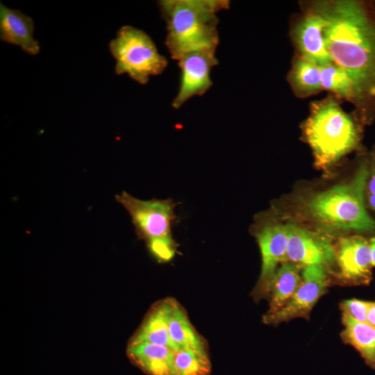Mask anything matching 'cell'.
Returning <instances> with one entry per match:
<instances>
[{"label": "cell", "mask_w": 375, "mask_h": 375, "mask_svg": "<svg viewBox=\"0 0 375 375\" xmlns=\"http://www.w3.org/2000/svg\"><path fill=\"white\" fill-rule=\"evenodd\" d=\"M369 243L370 247L372 265L375 267V238H372Z\"/></svg>", "instance_id": "cell-25"}, {"label": "cell", "mask_w": 375, "mask_h": 375, "mask_svg": "<svg viewBox=\"0 0 375 375\" xmlns=\"http://www.w3.org/2000/svg\"><path fill=\"white\" fill-rule=\"evenodd\" d=\"M115 199L129 214L137 236L151 254L160 262L172 259L177 247L172 226L178 203L172 199L141 200L124 191L115 195Z\"/></svg>", "instance_id": "cell-5"}, {"label": "cell", "mask_w": 375, "mask_h": 375, "mask_svg": "<svg viewBox=\"0 0 375 375\" xmlns=\"http://www.w3.org/2000/svg\"><path fill=\"white\" fill-rule=\"evenodd\" d=\"M286 226L288 261L303 267L312 265L327 267L335 262V249L325 235L292 224Z\"/></svg>", "instance_id": "cell-9"}, {"label": "cell", "mask_w": 375, "mask_h": 375, "mask_svg": "<svg viewBox=\"0 0 375 375\" xmlns=\"http://www.w3.org/2000/svg\"><path fill=\"white\" fill-rule=\"evenodd\" d=\"M301 281L300 265L291 261L280 265L265 293L269 298V308L266 314L274 313L283 308L294 295Z\"/></svg>", "instance_id": "cell-16"}, {"label": "cell", "mask_w": 375, "mask_h": 375, "mask_svg": "<svg viewBox=\"0 0 375 375\" xmlns=\"http://www.w3.org/2000/svg\"><path fill=\"white\" fill-rule=\"evenodd\" d=\"M326 22V46L331 61L344 69L360 94V120L375 116V10L360 1H321L311 3Z\"/></svg>", "instance_id": "cell-1"}, {"label": "cell", "mask_w": 375, "mask_h": 375, "mask_svg": "<svg viewBox=\"0 0 375 375\" xmlns=\"http://www.w3.org/2000/svg\"><path fill=\"white\" fill-rule=\"evenodd\" d=\"M109 50L116 60L115 73L127 74L144 85L150 76L162 74L168 62L145 32L131 26H123L109 43Z\"/></svg>", "instance_id": "cell-6"}, {"label": "cell", "mask_w": 375, "mask_h": 375, "mask_svg": "<svg viewBox=\"0 0 375 375\" xmlns=\"http://www.w3.org/2000/svg\"><path fill=\"white\" fill-rule=\"evenodd\" d=\"M305 139L320 167H327L358 146L360 131L355 119L333 96L312 102L303 124Z\"/></svg>", "instance_id": "cell-4"}, {"label": "cell", "mask_w": 375, "mask_h": 375, "mask_svg": "<svg viewBox=\"0 0 375 375\" xmlns=\"http://www.w3.org/2000/svg\"><path fill=\"white\" fill-rule=\"evenodd\" d=\"M342 276L353 283H366L371 277L369 243L360 236L344 238L339 242L337 254Z\"/></svg>", "instance_id": "cell-12"}, {"label": "cell", "mask_w": 375, "mask_h": 375, "mask_svg": "<svg viewBox=\"0 0 375 375\" xmlns=\"http://www.w3.org/2000/svg\"><path fill=\"white\" fill-rule=\"evenodd\" d=\"M171 301L172 299H165L153 307L130 344H153L168 347L174 351L179 350L169 333Z\"/></svg>", "instance_id": "cell-14"}, {"label": "cell", "mask_w": 375, "mask_h": 375, "mask_svg": "<svg viewBox=\"0 0 375 375\" xmlns=\"http://www.w3.org/2000/svg\"><path fill=\"white\" fill-rule=\"evenodd\" d=\"M34 22L31 17L19 10L11 9L0 3V39L18 46L25 53L35 56L40 50L33 37Z\"/></svg>", "instance_id": "cell-13"}, {"label": "cell", "mask_w": 375, "mask_h": 375, "mask_svg": "<svg viewBox=\"0 0 375 375\" xmlns=\"http://www.w3.org/2000/svg\"><path fill=\"white\" fill-rule=\"evenodd\" d=\"M326 26L323 16L310 7L292 31L293 42L299 56L317 65L331 62L324 40Z\"/></svg>", "instance_id": "cell-11"}, {"label": "cell", "mask_w": 375, "mask_h": 375, "mask_svg": "<svg viewBox=\"0 0 375 375\" xmlns=\"http://www.w3.org/2000/svg\"><path fill=\"white\" fill-rule=\"evenodd\" d=\"M367 322L375 327V302H370L369 303Z\"/></svg>", "instance_id": "cell-24"}, {"label": "cell", "mask_w": 375, "mask_h": 375, "mask_svg": "<svg viewBox=\"0 0 375 375\" xmlns=\"http://www.w3.org/2000/svg\"><path fill=\"white\" fill-rule=\"evenodd\" d=\"M301 277L299 287L289 301L278 311L263 317L265 324H278L309 315L326 290L328 283L326 267L319 265L304 266Z\"/></svg>", "instance_id": "cell-7"}, {"label": "cell", "mask_w": 375, "mask_h": 375, "mask_svg": "<svg viewBox=\"0 0 375 375\" xmlns=\"http://www.w3.org/2000/svg\"><path fill=\"white\" fill-rule=\"evenodd\" d=\"M228 0H161L159 10L167 26L165 45L178 60L199 50H216L219 44L217 14L229 8Z\"/></svg>", "instance_id": "cell-2"}, {"label": "cell", "mask_w": 375, "mask_h": 375, "mask_svg": "<svg viewBox=\"0 0 375 375\" xmlns=\"http://www.w3.org/2000/svg\"><path fill=\"white\" fill-rule=\"evenodd\" d=\"M372 4H373V6H374V10H375V1H374V3H373Z\"/></svg>", "instance_id": "cell-27"}, {"label": "cell", "mask_w": 375, "mask_h": 375, "mask_svg": "<svg viewBox=\"0 0 375 375\" xmlns=\"http://www.w3.org/2000/svg\"><path fill=\"white\" fill-rule=\"evenodd\" d=\"M174 368L177 375H209L210 363L208 355L189 349H179L174 353Z\"/></svg>", "instance_id": "cell-21"}, {"label": "cell", "mask_w": 375, "mask_h": 375, "mask_svg": "<svg viewBox=\"0 0 375 375\" xmlns=\"http://www.w3.org/2000/svg\"><path fill=\"white\" fill-rule=\"evenodd\" d=\"M170 338L178 349H189L208 355L206 344L190 323L185 310L172 299L169 317Z\"/></svg>", "instance_id": "cell-17"}, {"label": "cell", "mask_w": 375, "mask_h": 375, "mask_svg": "<svg viewBox=\"0 0 375 375\" xmlns=\"http://www.w3.org/2000/svg\"><path fill=\"white\" fill-rule=\"evenodd\" d=\"M368 178L369 165L364 161L349 182L313 195L306 205L307 215L326 231H374L375 222L365 205Z\"/></svg>", "instance_id": "cell-3"}, {"label": "cell", "mask_w": 375, "mask_h": 375, "mask_svg": "<svg viewBox=\"0 0 375 375\" xmlns=\"http://www.w3.org/2000/svg\"><path fill=\"white\" fill-rule=\"evenodd\" d=\"M344 326L341 336L344 342L355 348L366 364L375 369V327L342 314Z\"/></svg>", "instance_id": "cell-19"}, {"label": "cell", "mask_w": 375, "mask_h": 375, "mask_svg": "<svg viewBox=\"0 0 375 375\" xmlns=\"http://www.w3.org/2000/svg\"><path fill=\"white\" fill-rule=\"evenodd\" d=\"M369 303V301L351 299L343 301L340 307L343 315L360 322H367V317Z\"/></svg>", "instance_id": "cell-22"}, {"label": "cell", "mask_w": 375, "mask_h": 375, "mask_svg": "<svg viewBox=\"0 0 375 375\" xmlns=\"http://www.w3.org/2000/svg\"><path fill=\"white\" fill-rule=\"evenodd\" d=\"M323 90L352 103L360 119L362 105L358 91L346 72L333 62L319 65Z\"/></svg>", "instance_id": "cell-18"}, {"label": "cell", "mask_w": 375, "mask_h": 375, "mask_svg": "<svg viewBox=\"0 0 375 375\" xmlns=\"http://www.w3.org/2000/svg\"><path fill=\"white\" fill-rule=\"evenodd\" d=\"M262 259L261 272L256 290L265 294L277 268L288 261V233L286 224L267 222L254 231Z\"/></svg>", "instance_id": "cell-10"}, {"label": "cell", "mask_w": 375, "mask_h": 375, "mask_svg": "<svg viewBox=\"0 0 375 375\" xmlns=\"http://www.w3.org/2000/svg\"><path fill=\"white\" fill-rule=\"evenodd\" d=\"M367 187L369 195L375 194V153L372 156L371 167H369V178Z\"/></svg>", "instance_id": "cell-23"}, {"label": "cell", "mask_w": 375, "mask_h": 375, "mask_svg": "<svg viewBox=\"0 0 375 375\" xmlns=\"http://www.w3.org/2000/svg\"><path fill=\"white\" fill-rule=\"evenodd\" d=\"M368 201L370 207L375 211V194H369Z\"/></svg>", "instance_id": "cell-26"}, {"label": "cell", "mask_w": 375, "mask_h": 375, "mask_svg": "<svg viewBox=\"0 0 375 375\" xmlns=\"http://www.w3.org/2000/svg\"><path fill=\"white\" fill-rule=\"evenodd\" d=\"M288 81L299 98H307L323 90L319 65L299 56L293 60Z\"/></svg>", "instance_id": "cell-20"}, {"label": "cell", "mask_w": 375, "mask_h": 375, "mask_svg": "<svg viewBox=\"0 0 375 375\" xmlns=\"http://www.w3.org/2000/svg\"><path fill=\"white\" fill-rule=\"evenodd\" d=\"M216 50L205 49L188 53L181 58V79L178 93L172 105L178 109L194 96L204 94L212 86L210 72L218 64Z\"/></svg>", "instance_id": "cell-8"}, {"label": "cell", "mask_w": 375, "mask_h": 375, "mask_svg": "<svg viewBox=\"0 0 375 375\" xmlns=\"http://www.w3.org/2000/svg\"><path fill=\"white\" fill-rule=\"evenodd\" d=\"M130 358L149 375H177L174 368L175 351L153 344H129Z\"/></svg>", "instance_id": "cell-15"}]
</instances>
